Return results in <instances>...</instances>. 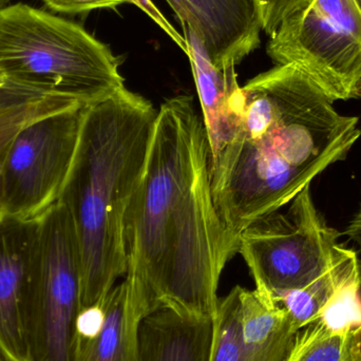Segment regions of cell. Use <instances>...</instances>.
Masks as SVG:
<instances>
[{
  "instance_id": "cell-1",
  "label": "cell",
  "mask_w": 361,
  "mask_h": 361,
  "mask_svg": "<svg viewBox=\"0 0 361 361\" xmlns=\"http://www.w3.org/2000/svg\"><path fill=\"white\" fill-rule=\"evenodd\" d=\"M212 152L192 99L158 109L141 180L124 218V283L150 313L214 319L225 265L235 256L212 195Z\"/></svg>"
},
{
  "instance_id": "cell-2",
  "label": "cell",
  "mask_w": 361,
  "mask_h": 361,
  "mask_svg": "<svg viewBox=\"0 0 361 361\" xmlns=\"http://www.w3.org/2000/svg\"><path fill=\"white\" fill-rule=\"evenodd\" d=\"M333 104L294 65H275L240 89L231 137L210 164L214 205L235 254L246 227L288 205L360 139L358 118Z\"/></svg>"
},
{
  "instance_id": "cell-3",
  "label": "cell",
  "mask_w": 361,
  "mask_h": 361,
  "mask_svg": "<svg viewBox=\"0 0 361 361\" xmlns=\"http://www.w3.org/2000/svg\"><path fill=\"white\" fill-rule=\"evenodd\" d=\"M158 109L126 87L87 106L75 159L59 201L80 252L82 309L103 305L126 275L124 218L141 180Z\"/></svg>"
},
{
  "instance_id": "cell-4",
  "label": "cell",
  "mask_w": 361,
  "mask_h": 361,
  "mask_svg": "<svg viewBox=\"0 0 361 361\" xmlns=\"http://www.w3.org/2000/svg\"><path fill=\"white\" fill-rule=\"evenodd\" d=\"M120 66L78 23L21 2L0 10V75L90 105L124 88Z\"/></svg>"
},
{
  "instance_id": "cell-5",
  "label": "cell",
  "mask_w": 361,
  "mask_h": 361,
  "mask_svg": "<svg viewBox=\"0 0 361 361\" xmlns=\"http://www.w3.org/2000/svg\"><path fill=\"white\" fill-rule=\"evenodd\" d=\"M80 311L78 240L67 208L56 202L37 218L25 305L29 361H78Z\"/></svg>"
},
{
  "instance_id": "cell-6",
  "label": "cell",
  "mask_w": 361,
  "mask_h": 361,
  "mask_svg": "<svg viewBox=\"0 0 361 361\" xmlns=\"http://www.w3.org/2000/svg\"><path fill=\"white\" fill-rule=\"evenodd\" d=\"M286 206L252 222L238 241L255 290L274 302L313 283L354 252L339 243V231L316 209L311 185Z\"/></svg>"
},
{
  "instance_id": "cell-7",
  "label": "cell",
  "mask_w": 361,
  "mask_h": 361,
  "mask_svg": "<svg viewBox=\"0 0 361 361\" xmlns=\"http://www.w3.org/2000/svg\"><path fill=\"white\" fill-rule=\"evenodd\" d=\"M275 65H294L333 102L355 99L361 80V0H309L269 36Z\"/></svg>"
},
{
  "instance_id": "cell-8",
  "label": "cell",
  "mask_w": 361,
  "mask_h": 361,
  "mask_svg": "<svg viewBox=\"0 0 361 361\" xmlns=\"http://www.w3.org/2000/svg\"><path fill=\"white\" fill-rule=\"evenodd\" d=\"M86 108L47 114L17 133L2 177L6 216L35 220L59 201L75 159Z\"/></svg>"
},
{
  "instance_id": "cell-9",
  "label": "cell",
  "mask_w": 361,
  "mask_h": 361,
  "mask_svg": "<svg viewBox=\"0 0 361 361\" xmlns=\"http://www.w3.org/2000/svg\"><path fill=\"white\" fill-rule=\"evenodd\" d=\"M36 237L37 219L0 221V356L4 361H29L25 305Z\"/></svg>"
},
{
  "instance_id": "cell-10",
  "label": "cell",
  "mask_w": 361,
  "mask_h": 361,
  "mask_svg": "<svg viewBox=\"0 0 361 361\" xmlns=\"http://www.w3.org/2000/svg\"><path fill=\"white\" fill-rule=\"evenodd\" d=\"M188 25L219 69L235 67L260 46V18L255 0H185Z\"/></svg>"
},
{
  "instance_id": "cell-11",
  "label": "cell",
  "mask_w": 361,
  "mask_h": 361,
  "mask_svg": "<svg viewBox=\"0 0 361 361\" xmlns=\"http://www.w3.org/2000/svg\"><path fill=\"white\" fill-rule=\"evenodd\" d=\"M180 25L186 40V55L201 103L210 152L214 157L231 137L233 129L231 109L241 86L238 82L235 67L216 68L195 32L186 23Z\"/></svg>"
},
{
  "instance_id": "cell-12",
  "label": "cell",
  "mask_w": 361,
  "mask_h": 361,
  "mask_svg": "<svg viewBox=\"0 0 361 361\" xmlns=\"http://www.w3.org/2000/svg\"><path fill=\"white\" fill-rule=\"evenodd\" d=\"M212 338V319L159 310L140 326L142 361H208Z\"/></svg>"
},
{
  "instance_id": "cell-13",
  "label": "cell",
  "mask_w": 361,
  "mask_h": 361,
  "mask_svg": "<svg viewBox=\"0 0 361 361\" xmlns=\"http://www.w3.org/2000/svg\"><path fill=\"white\" fill-rule=\"evenodd\" d=\"M104 307L102 330L80 343L78 361H142L140 326L149 310L129 293L124 281L110 290Z\"/></svg>"
},
{
  "instance_id": "cell-14",
  "label": "cell",
  "mask_w": 361,
  "mask_h": 361,
  "mask_svg": "<svg viewBox=\"0 0 361 361\" xmlns=\"http://www.w3.org/2000/svg\"><path fill=\"white\" fill-rule=\"evenodd\" d=\"M243 361H286L298 331L278 303L239 288Z\"/></svg>"
},
{
  "instance_id": "cell-15",
  "label": "cell",
  "mask_w": 361,
  "mask_h": 361,
  "mask_svg": "<svg viewBox=\"0 0 361 361\" xmlns=\"http://www.w3.org/2000/svg\"><path fill=\"white\" fill-rule=\"evenodd\" d=\"M360 276L357 252H354L313 283L286 293L276 302L286 310L293 326L299 332L315 322L335 295Z\"/></svg>"
},
{
  "instance_id": "cell-16",
  "label": "cell",
  "mask_w": 361,
  "mask_h": 361,
  "mask_svg": "<svg viewBox=\"0 0 361 361\" xmlns=\"http://www.w3.org/2000/svg\"><path fill=\"white\" fill-rule=\"evenodd\" d=\"M349 337L317 319L297 333L286 361H349Z\"/></svg>"
},
{
  "instance_id": "cell-17",
  "label": "cell",
  "mask_w": 361,
  "mask_h": 361,
  "mask_svg": "<svg viewBox=\"0 0 361 361\" xmlns=\"http://www.w3.org/2000/svg\"><path fill=\"white\" fill-rule=\"evenodd\" d=\"M240 286L219 299L212 319V338L208 361H243L242 358V314Z\"/></svg>"
},
{
  "instance_id": "cell-18",
  "label": "cell",
  "mask_w": 361,
  "mask_h": 361,
  "mask_svg": "<svg viewBox=\"0 0 361 361\" xmlns=\"http://www.w3.org/2000/svg\"><path fill=\"white\" fill-rule=\"evenodd\" d=\"M88 106L82 102L72 97H59L42 103L21 106L13 109L0 111V221L6 216L2 195V177H4V162L13 140L17 133L29 123L54 112L72 108Z\"/></svg>"
},
{
  "instance_id": "cell-19",
  "label": "cell",
  "mask_w": 361,
  "mask_h": 361,
  "mask_svg": "<svg viewBox=\"0 0 361 361\" xmlns=\"http://www.w3.org/2000/svg\"><path fill=\"white\" fill-rule=\"evenodd\" d=\"M318 319L337 331L351 332L361 324V279L345 284L324 307Z\"/></svg>"
},
{
  "instance_id": "cell-20",
  "label": "cell",
  "mask_w": 361,
  "mask_h": 361,
  "mask_svg": "<svg viewBox=\"0 0 361 361\" xmlns=\"http://www.w3.org/2000/svg\"><path fill=\"white\" fill-rule=\"evenodd\" d=\"M59 97H71L55 94L37 87L23 84L0 75V111L21 107V106L32 105V104L42 103V102L59 99Z\"/></svg>"
},
{
  "instance_id": "cell-21",
  "label": "cell",
  "mask_w": 361,
  "mask_h": 361,
  "mask_svg": "<svg viewBox=\"0 0 361 361\" xmlns=\"http://www.w3.org/2000/svg\"><path fill=\"white\" fill-rule=\"evenodd\" d=\"M262 31L273 35L293 13L300 10L309 0H255Z\"/></svg>"
},
{
  "instance_id": "cell-22",
  "label": "cell",
  "mask_w": 361,
  "mask_h": 361,
  "mask_svg": "<svg viewBox=\"0 0 361 361\" xmlns=\"http://www.w3.org/2000/svg\"><path fill=\"white\" fill-rule=\"evenodd\" d=\"M51 10L66 14L87 13L99 8H116L129 0H42Z\"/></svg>"
},
{
  "instance_id": "cell-23",
  "label": "cell",
  "mask_w": 361,
  "mask_h": 361,
  "mask_svg": "<svg viewBox=\"0 0 361 361\" xmlns=\"http://www.w3.org/2000/svg\"><path fill=\"white\" fill-rule=\"evenodd\" d=\"M104 320H105L104 303L82 309L78 317V322H76L80 345L94 338L99 334L102 326H103Z\"/></svg>"
},
{
  "instance_id": "cell-24",
  "label": "cell",
  "mask_w": 361,
  "mask_h": 361,
  "mask_svg": "<svg viewBox=\"0 0 361 361\" xmlns=\"http://www.w3.org/2000/svg\"><path fill=\"white\" fill-rule=\"evenodd\" d=\"M129 4H135L137 8H141L147 16H149L152 20L158 25L161 29L166 33L169 37L173 39V42L177 44L178 47L186 54L187 46L186 40H185L184 35L180 33L169 20L166 17L163 15V13L159 10L158 6L152 1V0H129Z\"/></svg>"
},
{
  "instance_id": "cell-25",
  "label": "cell",
  "mask_w": 361,
  "mask_h": 361,
  "mask_svg": "<svg viewBox=\"0 0 361 361\" xmlns=\"http://www.w3.org/2000/svg\"><path fill=\"white\" fill-rule=\"evenodd\" d=\"M345 235L350 238L352 241L355 242L360 247L361 252V201L360 204V208H358L356 214H354L352 220L350 221L349 225L345 231ZM358 267H360V274L361 279V257L358 258Z\"/></svg>"
},
{
  "instance_id": "cell-26",
  "label": "cell",
  "mask_w": 361,
  "mask_h": 361,
  "mask_svg": "<svg viewBox=\"0 0 361 361\" xmlns=\"http://www.w3.org/2000/svg\"><path fill=\"white\" fill-rule=\"evenodd\" d=\"M349 361H361V324L350 332Z\"/></svg>"
},
{
  "instance_id": "cell-27",
  "label": "cell",
  "mask_w": 361,
  "mask_h": 361,
  "mask_svg": "<svg viewBox=\"0 0 361 361\" xmlns=\"http://www.w3.org/2000/svg\"><path fill=\"white\" fill-rule=\"evenodd\" d=\"M166 2L173 8L176 16L180 19V23L190 25V13L185 0H166Z\"/></svg>"
},
{
  "instance_id": "cell-28",
  "label": "cell",
  "mask_w": 361,
  "mask_h": 361,
  "mask_svg": "<svg viewBox=\"0 0 361 361\" xmlns=\"http://www.w3.org/2000/svg\"><path fill=\"white\" fill-rule=\"evenodd\" d=\"M11 4V0H0V10Z\"/></svg>"
},
{
  "instance_id": "cell-29",
  "label": "cell",
  "mask_w": 361,
  "mask_h": 361,
  "mask_svg": "<svg viewBox=\"0 0 361 361\" xmlns=\"http://www.w3.org/2000/svg\"><path fill=\"white\" fill-rule=\"evenodd\" d=\"M355 99H361V80L360 84H358L357 89H356Z\"/></svg>"
},
{
  "instance_id": "cell-30",
  "label": "cell",
  "mask_w": 361,
  "mask_h": 361,
  "mask_svg": "<svg viewBox=\"0 0 361 361\" xmlns=\"http://www.w3.org/2000/svg\"><path fill=\"white\" fill-rule=\"evenodd\" d=\"M0 361H1V358H0Z\"/></svg>"
}]
</instances>
